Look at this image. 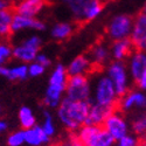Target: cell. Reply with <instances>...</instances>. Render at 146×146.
<instances>
[{"label":"cell","instance_id":"e575fe53","mask_svg":"<svg viewBox=\"0 0 146 146\" xmlns=\"http://www.w3.org/2000/svg\"><path fill=\"white\" fill-rule=\"evenodd\" d=\"M9 8V1L8 0H0V11Z\"/></svg>","mask_w":146,"mask_h":146},{"label":"cell","instance_id":"f546056e","mask_svg":"<svg viewBox=\"0 0 146 146\" xmlns=\"http://www.w3.org/2000/svg\"><path fill=\"white\" fill-rule=\"evenodd\" d=\"M113 146H140V139L135 135H126L119 140H116Z\"/></svg>","mask_w":146,"mask_h":146},{"label":"cell","instance_id":"836d02e7","mask_svg":"<svg viewBox=\"0 0 146 146\" xmlns=\"http://www.w3.org/2000/svg\"><path fill=\"white\" fill-rule=\"evenodd\" d=\"M7 129H8L7 123H6L5 120L0 119V135H1V133H4V132H6V131H7Z\"/></svg>","mask_w":146,"mask_h":146},{"label":"cell","instance_id":"4316f807","mask_svg":"<svg viewBox=\"0 0 146 146\" xmlns=\"http://www.w3.org/2000/svg\"><path fill=\"white\" fill-rule=\"evenodd\" d=\"M131 127H132L133 133H135V136L145 135V131H146V117H145V115L144 113L137 115L132 119Z\"/></svg>","mask_w":146,"mask_h":146},{"label":"cell","instance_id":"7a4b0ae2","mask_svg":"<svg viewBox=\"0 0 146 146\" xmlns=\"http://www.w3.org/2000/svg\"><path fill=\"white\" fill-rule=\"evenodd\" d=\"M69 9L72 18L80 22L92 21L103 11L102 0H61Z\"/></svg>","mask_w":146,"mask_h":146},{"label":"cell","instance_id":"d6a6232c","mask_svg":"<svg viewBox=\"0 0 146 146\" xmlns=\"http://www.w3.org/2000/svg\"><path fill=\"white\" fill-rule=\"evenodd\" d=\"M61 146H83V144H82L77 138H71V139H69L68 141L63 143Z\"/></svg>","mask_w":146,"mask_h":146},{"label":"cell","instance_id":"9c48e42d","mask_svg":"<svg viewBox=\"0 0 146 146\" xmlns=\"http://www.w3.org/2000/svg\"><path fill=\"white\" fill-rule=\"evenodd\" d=\"M133 19L129 15L120 14L115 17L108 26V35L112 41L129 39L132 29Z\"/></svg>","mask_w":146,"mask_h":146},{"label":"cell","instance_id":"f1b7e54d","mask_svg":"<svg viewBox=\"0 0 146 146\" xmlns=\"http://www.w3.org/2000/svg\"><path fill=\"white\" fill-rule=\"evenodd\" d=\"M12 58V46L6 41H0V66H5Z\"/></svg>","mask_w":146,"mask_h":146},{"label":"cell","instance_id":"603a6c76","mask_svg":"<svg viewBox=\"0 0 146 146\" xmlns=\"http://www.w3.org/2000/svg\"><path fill=\"white\" fill-rule=\"evenodd\" d=\"M13 11L11 8L0 11V38H7L12 34V20Z\"/></svg>","mask_w":146,"mask_h":146},{"label":"cell","instance_id":"e0dca14e","mask_svg":"<svg viewBox=\"0 0 146 146\" xmlns=\"http://www.w3.org/2000/svg\"><path fill=\"white\" fill-rule=\"evenodd\" d=\"M92 63L88 55H78L70 61V63L66 67L69 76H77V75H88L92 69Z\"/></svg>","mask_w":146,"mask_h":146},{"label":"cell","instance_id":"d4e9b609","mask_svg":"<svg viewBox=\"0 0 146 146\" xmlns=\"http://www.w3.org/2000/svg\"><path fill=\"white\" fill-rule=\"evenodd\" d=\"M68 72L66 69V66L63 64H56L54 67V69L50 72V76H49V84H57V86H66L67 81H68Z\"/></svg>","mask_w":146,"mask_h":146},{"label":"cell","instance_id":"ac0fdd59","mask_svg":"<svg viewBox=\"0 0 146 146\" xmlns=\"http://www.w3.org/2000/svg\"><path fill=\"white\" fill-rule=\"evenodd\" d=\"M23 131H25V144L28 146H46L50 141V137H48L42 127L38 124Z\"/></svg>","mask_w":146,"mask_h":146},{"label":"cell","instance_id":"8992f818","mask_svg":"<svg viewBox=\"0 0 146 146\" xmlns=\"http://www.w3.org/2000/svg\"><path fill=\"white\" fill-rule=\"evenodd\" d=\"M64 97L71 101H90L91 98V83L86 75L69 76Z\"/></svg>","mask_w":146,"mask_h":146},{"label":"cell","instance_id":"1f68e13d","mask_svg":"<svg viewBox=\"0 0 146 146\" xmlns=\"http://www.w3.org/2000/svg\"><path fill=\"white\" fill-rule=\"evenodd\" d=\"M35 62H38L39 64H41L42 67H44V68H48L50 64H52V60H50V57L48 56L47 54H44V53H39L38 55H36V57H35Z\"/></svg>","mask_w":146,"mask_h":146},{"label":"cell","instance_id":"cb8c5ba5","mask_svg":"<svg viewBox=\"0 0 146 146\" xmlns=\"http://www.w3.org/2000/svg\"><path fill=\"white\" fill-rule=\"evenodd\" d=\"M18 118L22 130H27L36 124V117L29 106H21L18 113Z\"/></svg>","mask_w":146,"mask_h":146},{"label":"cell","instance_id":"2e32d148","mask_svg":"<svg viewBox=\"0 0 146 146\" xmlns=\"http://www.w3.org/2000/svg\"><path fill=\"white\" fill-rule=\"evenodd\" d=\"M66 86H57V84H49L44 91L43 104L48 109H56L60 103L64 98Z\"/></svg>","mask_w":146,"mask_h":146},{"label":"cell","instance_id":"9a60e30c","mask_svg":"<svg viewBox=\"0 0 146 146\" xmlns=\"http://www.w3.org/2000/svg\"><path fill=\"white\" fill-rule=\"evenodd\" d=\"M46 3L44 0H19L14 6L15 14L36 18L43 9Z\"/></svg>","mask_w":146,"mask_h":146},{"label":"cell","instance_id":"d590c367","mask_svg":"<svg viewBox=\"0 0 146 146\" xmlns=\"http://www.w3.org/2000/svg\"><path fill=\"white\" fill-rule=\"evenodd\" d=\"M4 113V108L1 106V105H0V116H1Z\"/></svg>","mask_w":146,"mask_h":146},{"label":"cell","instance_id":"d6986e66","mask_svg":"<svg viewBox=\"0 0 146 146\" xmlns=\"http://www.w3.org/2000/svg\"><path fill=\"white\" fill-rule=\"evenodd\" d=\"M0 76L8 80V81H12V82L25 81L28 78L27 64L19 63L13 67H7L6 64L0 66Z\"/></svg>","mask_w":146,"mask_h":146},{"label":"cell","instance_id":"277c9868","mask_svg":"<svg viewBox=\"0 0 146 146\" xmlns=\"http://www.w3.org/2000/svg\"><path fill=\"white\" fill-rule=\"evenodd\" d=\"M77 131V139L83 146H113L115 144V139L103 126L84 124Z\"/></svg>","mask_w":146,"mask_h":146},{"label":"cell","instance_id":"7c38bea8","mask_svg":"<svg viewBox=\"0 0 146 146\" xmlns=\"http://www.w3.org/2000/svg\"><path fill=\"white\" fill-rule=\"evenodd\" d=\"M117 103L120 108V110L125 112L132 110H141L146 105V96L144 91L140 89L129 90L123 96L119 97Z\"/></svg>","mask_w":146,"mask_h":146},{"label":"cell","instance_id":"4fadbf2b","mask_svg":"<svg viewBox=\"0 0 146 146\" xmlns=\"http://www.w3.org/2000/svg\"><path fill=\"white\" fill-rule=\"evenodd\" d=\"M46 29V23L36 18H28L15 14L12 20V33H19L22 31H36L42 32Z\"/></svg>","mask_w":146,"mask_h":146},{"label":"cell","instance_id":"30bf717a","mask_svg":"<svg viewBox=\"0 0 146 146\" xmlns=\"http://www.w3.org/2000/svg\"><path fill=\"white\" fill-rule=\"evenodd\" d=\"M103 127L105 131L110 135L115 141L119 140L124 136L129 135V124L127 120L124 118V116L118 111H112L106 117V119L103 123Z\"/></svg>","mask_w":146,"mask_h":146},{"label":"cell","instance_id":"7402d4cb","mask_svg":"<svg viewBox=\"0 0 146 146\" xmlns=\"http://www.w3.org/2000/svg\"><path fill=\"white\" fill-rule=\"evenodd\" d=\"M74 33V26L69 22H58L52 27L50 35L52 38L57 41H63L70 38L71 34Z\"/></svg>","mask_w":146,"mask_h":146},{"label":"cell","instance_id":"4dcf8cb0","mask_svg":"<svg viewBox=\"0 0 146 146\" xmlns=\"http://www.w3.org/2000/svg\"><path fill=\"white\" fill-rule=\"evenodd\" d=\"M27 70H28L29 77H39V76L43 75L46 68L42 67L41 64H39L38 62H35V61H33V62L27 64Z\"/></svg>","mask_w":146,"mask_h":146},{"label":"cell","instance_id":"8fae6325","mask_svg":"<svg viewBox=\"0 0 146 146\" xmlns=\"http://www.w3.org/2000/svg\"><path fill=\"white\" fill-rule=\"evenodd\" d=\"M129 40L131 41L133 49L145 50L146 49V12L141 11L133 19L132 29Z\"/></svg>","mask_w":146,"mask_h":146},{"label":"cell","instance_id":"44dd1931","mask_svg":"<svg viewBox=\"0 0 146 146\" xmlns=\"http://www.w3.org/2000/svg\"><path fill=\"white\" fill-rule=\"evenodd\" d=\"M133 52V46L129 39L113 41L110 47V55L113 61H125Z\"/></svg>","mask_w":146,"mask_h":146},{"label":"cell","instance_id":"ba28073f","mask_svg":"<svg viewBox=\"0 0 146 146\" xmlns=\"http://www.w3.org/2000/svg\"><path fill=\"white\" fill-rule=\"evenodd\" d=\"M113 84L118 97L130 90V75L124 61H113L106 68L105 74Z\"/></svg>","mask_w":146,"mask_h":146},{"label":"cell","instance_id":"5bb4252c","mask_svg":"<svg viewBox=\"0 0 146 146\" xmlns=\"http://www.w3.org/2000/svg\"><path fill=\"white\" fill-rule=\"evenodd\" d=\"M113 110H115V108H109V106H104V105H100L97 103L90 102L89 111H88V115H87L84 124L102 126L104 120L106 119V117Z\"/></svg>","mask_w":146,"mask_h":146},{"label":"cell","instance_id":"52a82bcc","mask_svg":"<svg viewBox=\"0 0 146 146\" xmlns=\"http://www.w3.org/2000/svg\"><path fill=\"white\" fill-rule=\"evenodd\" d=\"M127 60L126 68L131 78L136 82L138 89H146V55L143 50H133Z\"/></svg>","mask_w":146,"mask_h":146},{"label":"cell","instance_id":"5b68a950","mask_svg":"<svg viewBox=\"0 0 146 146\" xmlns=\"http://www.w3.org/2000/svg\"><path fill=\"white\" fill-rule=\"evenodd\" d=\"M42 40L38 34H32L20 43L12 47V57H14L20 63L28 64L35 60L40 53Z\"/></svg>","mask_w":146,"mask_h":146},{"label":"cell","instance_id":"6da1fadb","mask_svg":"<svg viewBox=\"0 0 146 146\" xmlns=\"http://www.w3.org/2000/svg\"><path fill=\"white\" fill-rule=\"evenodd\" d=\"M89 105V101H71L64 97L56 108L57 118L61 124L69 131H77L82 125H84Z\"/></svg>","mask_w":146,"mask_h":146},{"label":"cell","instance_id":"ffe728a7","mask_svg":"<svg viewBox=\"0 0 146 146\" xmlns=\"http://www.w3.org/2000/svg\"><path fill=\"white\" fill-rule=\"evenodd\" d=\"M90 62L92 63V66H98V67H102L104 66L105 63L109 62V60L111 58V55H110V48L109 46L104 42H100V43H96L88 55Z\"/></svg>","mask_w":146,"mask_h":146},{"label":"cell","instance_id":"484cf974","mask_svg":"<svg viewBox=\"0 0 146 146\" xmlns=\"http://www.w3.org/2000/svg\"><path fill=\"white\" fill-rule=\"evenodd\" d=\"M40 126L42 127V130L44 131L46 135L48 137H50V138L56 133V126H55V123H54V117L48 110H44L42 112V124Z\"/></svg>","mask_w":146,"mask_h":146},{"label":"cell","instance_id":"83f0119b","mask_svg":"<svg viewBox=\"0 0 146 146\" xmlns=\"http://www.w3.org/2000/svg\"><path fill=\"white\" fill-rule=\"evenodd\" d=\"M7 145L8 146H23L25 145V131L19 130L12 132L7 137Z\"/></svg>","mask_w":146,"mask_h":146},{"label":"cell","instance_id":"3957f363","mask_svg":"<svg viewBox=\"0 0 146 146\" xmlns=\"http://www.w3.org/2000/svg\"><path fill=\"white\" fill-rule=\"evenodd\" d=\"M118 95L113 88V84L105 74L98 75L95 80L94 88L91 87V98L92 103L100 105L115 108L118 102Z\"/></svg>","mask_w":146,"mask_h":146}]
</instances>
